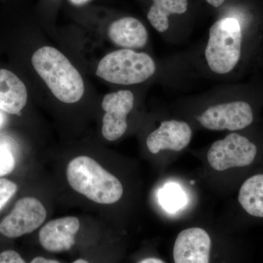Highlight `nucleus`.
Listing matches in <instances>:
<instances>
[{"label": "nucleus", "instance_id": "1", "mask_svg": "<svg viewBox=\"0 0 263 263\" xmlns=\"http://www.w3.org/2000/svg\"><path fill=\"white\" fill-rule=\"evenodd\" d=\"M246 23L235 17H224L211 27L205 59L214 73L228 75L246 59L249 60V56H256L262 49L263 43L249 39Z\"/></svg>", "mask_w": 263, "mask_h": 263}, {"label": "nucleus", "instance_id": "2", "mask_svg": "<svg viewBox=\"0 0 263 263\" xmlns=\"http://www.w3.org/2000/svg\"><path fill=\"white\" fill-rule=\"evenodd\" d=\"M32 63L52 94L62 103H77L84 96V83L81 74L57 48H39L33 53Z\"/></svg>", "mask_w": 263, "mask_h": 263}, {"label": "nucleus", "instance_id": "3", "mask_svg": "<svg viewBox=\"0 0 263 263\" xmlns=\"http://www.w3.org/2000/svg\"><path fill=\"white\" fill-rule=\"evenodd\" d=\"M67 178L71 187L98 203H114L122 197L119 180L91 157L81 156L70 161Z\"/></svg>", "mask_w": 263, "mask_h": 263}, {"label": "nucleus", "instance_id": "4", "mask_svg": "<svg viewBox=\"0 0 263 263\" xmlns=\"http://www.w3.org/2000/svg\"><path fill=\"white\" fill-rule=\"evenodd\" d=\"M156 70L157 65L149 55L122 48L100 60L96 75L111 84L129 86L148 80Z\"/></svg>", "mask_w": 263, "mask_h": 263}, {"label": "nucleus", "instance_id": "5", "mask_svg": "<svg viewBox=\"0 0 263 263\" xmlns=\"http://www.w3.org/2000/svg\"><path fill=\"white\" fill-rule=\"evenodd\" d=\"M262 96L263 93H259L212 105L197 117V120L202 127L209 130H241L254 122V104L252 100Z\"/></svg>", "mask_w": 263, "mask_h": 263}, {"label": "nucleus", "instance_id": "6", "mask_svg": "<svg viewBox=\"0 0 263 263\" xmlns=\"http://www.w3.org/2000/svg\"><path fill=\"white\" fill-rule=\"evenodd\" d=\"M257 154V147L248 138L238 133H230L214 142L208 152L207 158L213 169L224 171L252 164Z\"/></svg>", "mask_w": 263, "mask_h": 263}, {"label": "nucleus", "instance_id": "7", "mask_svg": "<svg viewBox=\"0 0 263 263\" xmlns=\"http://www.w3.org/2000/svg\"><path fill=\"white\" fill-rule=\"evenodd\" d=\"M46 216V209L37 198L24 197L0 223V233L12 238L29 234L42 226Z\"/></svg>", "mask_w": 263, "mask_h": 263}, {"label": "nucleus", "instance_id": "8", "mask_svg": "<svg viewBox=\"0 0 263 263\" xmlns=\"http://www.w3.org/2000/svg\"><path fill=\"white\" fill-rule=\"evenodd\" d=\"M134 95L129 90H119L104 97L102 108V134L109 141H117L127 129V118L134 107Z\"/></svg>", "mask_w": 263, "mask_h": 263}, {"label": "nucleus", "instance_id": "9", "mask_svg": "<svg viewBox=\"0 0 263 263\" xmlns=\"http://www.w3.org/2000/svg\"><path fill=\"white\" fill-rule=\"evenodd\" d=\"M212 241L205 230L191 228L183 230L175 240L174 263H210Z\"/></svg>", "mask_w": 263, "mask_h": 263}, {"label": "nucleus", "instance_id": "10", "mask_svg": "<svg viewBox=\"0 0 263 263\" xmlns=\"http://www.w3.org/2000/svg\"><path fill=\"white\" fill-rule=\"evenodd\" d=\"M193 130L187 122L179 120L164 121L152 132L146 139V146L151 153L161 150L179 152L190 144Z\"/></svg>", "mask_w": 263, "mask_h": 263}, {"label": "nucleus", "instance_id": "11", "mask_svg": "<svg viewBox=\"0 0 263 263\" xmlns=\"http://www.w3.org/2000/svg\"><path fill=\"white\" fill-rule=\"evenodd\" d=\"M80 228V221L74 216L60 218L48 221L39 233V240L48 252L70 250L75 245L76 235Z\"/></svg>", "mask_w": 263, "mask_h": 263}, {"label": "nucleus", "instance_id": "12", "mask_svg": "<svg viewBox=\"0 0 263 263\" xmlns=\"http://www.w3.org/2000/svg\"><path fill=\"white\" fill-rule=\"evenodd\" d=\"M108 35L112 43L124 49L144 48L148 41L145 26L133 17H124L114 22L109 27Z\"/></svg>", "mask_w": 263, "mask_h": 263}, {"label": "nucleus", "instance_id": "13", "mask_svg": "<svg viewBox=\"0 0 263 263\" xmlns=\"http://www.w3.org/2000/svg\"><path fill=\"white\" fill-rule=\"evenodd\" d=\"M27 98L23 81L11 71L0 69V110L10 114H19L25 107Z\"/></svg>", "mask_w": 263, "mask_h": 263}, {"label": "nucleus", "instance_id": "14", "mask_svg": "<svg viewBox=\"0 0 263 263\" xmlns=\"http://www.w3.org/2000/svg\"><path fill=\"white\" fill-rule=\"evenodd\" d=\"M147 18L151 25L158 32H165L169 29V17L183 14L188 8V0H152Z\"/></svg>", "mask_w": 263, "mask_h": 263}, {"label": "nucleus", "instance_id": "15", "mask_svg": "<svg viewBox=\"0 0 263 263\" xmlns=\"http://www.w3.org/2000/svg\"><path fill=\"white\" fill-rule=\"evenodd\" d=\"M238 201L250 215L263 217V174L252 176L243 183Z\"/></svg>", "mask_w": 263, "mask_h": 263}, {"label": "nucleus", "instance_id": "16", "mask_svg": "<svg viewBox=\"0 0 263 263\" xmlns=\"http://www.w3.org/2000/svg\"><path fill=\"white\" fill-rule=\"evenodd\" d=\"M159 202L164 210L175 213L181 210L187 203V196L177 183H165L158 194Z\"/></svg>", "mask_w": 263, "mask_h": 263}, {"label": "nucleus", "instance_id": "17", "mask_svg": "<svg viewBox=\"0 0 263 263\" xmlns=\"http://www.w3.org/2000/svg\"><path fill=\"white\" fill-rule=\"evenodd\" d=\"M15 166V157L10 147L0 143V177L10 174Z\"/></svg>", "mask_w": 263, "mask_h": 263}, {"label": "nucleus", "instance_id": "18", "mask_svg": "<svg viewBox=\"0 0 263 263\" xmlns=\"http://www.w3.org/2000/svg\"><path fill=\"white\" fill-rule=\"evenodd\" d=\"M16 183L6 179H0V212L16 193Z\"/></svg>", "mask_w": 263, "mask_h": 263}, {"label": "nucleus", "instance_id": "19", "mask_svg": "<svg viewBox=\"0 0 263 263\" xmlns=\"http://www.w3.org/2000/svg\"><path fill=\"white\" fill-rule=\"evenodd\" d=\"M0 263H26L18 252L7 250L0 253Z\"/></svg>", "mask_w": 263, "mask_h": 263}, {"label": "nucleus", "instance_id": "20", "mask_svg": "<svg viewBox=\"0 0 263 263\" xmlns=\"http://www.w3.org/2000/svg\"><path fill=\"white\" fill-rule=\"evenodd\" d=\"M30 263H61L59 261L54 260V259H50L44 258L43 257H35L32 259Z\"/></svg>", "mask_w": 263, "mask_h": 263}, {"label": "nucleus", "instance_id": "21", "mask_svg": "<svg viewBox=\"0 0 263 263\" xmlns=\"http://www.w3.org/2000/svg\"><path fill=\"white\" fill-rule=\"evenodd\" d=\"M138 263H166L164 260L157 257H147V258L141 259Z\"/></svg>", "mask_w": 263, "mask_h": 263}, {"label": "nucleus", "instance_id": "22", "mask_svg": "<svg viewBox=\"0 0 263 263\" xmlns=\"http://www.w3.org/2000/svg\"><path fill=\"white\" fill-rule=\"evenodd\" d=\"M209 5H212L214 8H219L227 0H205Z\"/></svg>", "mask_w": 263, "mask_h": 263}, {"label": "nucleus", "instance_id": "23", "mask_svg": "<svg viewBox=\"0 0 263 263\" xmlns=\"http://www.w3.org/2000/svg\"><path fill=\"white\" fill-rule=\"evenodd\" d=\"M71 4L76 5V6H81V5H84L86 3H89L90 0H69Z\"/></svg>", "mask_w": 263, "mask_h": 263}, {"label": "nucleus", "instance_id": "24", "mask_svg": "<svg viewBox=\"0 0 263 263\" xmlns=\"http://www.w3.org/2000/svg\"><path fill=\"white\" fill-rule=\"evenodd\" d=\"M6 122V116L4 114V111L0 110V129L4 126Z\"/></svg>", "mask_w": 263, "mask_h": 263}, {"label": "nucleus", "instance_id": "25", "mask_svg": "<svg viewBox=\"0 0 263 263\" xmlns=\"http://www.w3.org/2000/svg\"><path fill=\"white\" fill-rule=\"evenodd\" d=\"M72 263H89L87 261L84 260V259H79L76 260L75 262Z\"/></svg>", "mask_w": 263, "mask_h": 263}]
</instances>
